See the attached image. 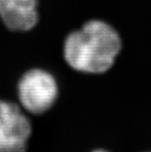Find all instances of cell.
Returning a JSON list of instances; mask_svg holds the SVG:
<instances>
[{
  "instance_id": "obj_5",
  "label": "cell",
  "mask_w": 151,
  "mask_h": 152,
  "mask_svg": "<svg viewBox=\"0 0 151 152\" xmlns=\"http://www.w3.org/2000/svg\"><path fill=\"white\" fill-rule=\"evenodd\" d=\"M93 152H107V151H105V150H101V149H98V150H95V151H93Z\"/></svg>"
},
{
  "instance_id": "obj_4",
  "label": "cell",
  "mask_w": 151,
  "mask_h": 152,
  "mask_svg": "<svg viewBox=\"0 0 151 152\" xmlns=\"http://www.w3.org/2000/svg\"><path fill=\"white\" fill-rule=\"evenodd\" d=\"M36 6V0H0V18L12 31H28L38 21Z\"/></svg>"
},
{
  "instance_id": "obj_1",
  "label": "cell",
  "mask_w": 151,
  "mask_h": 152,
  "mask_svg": "<svg viewBox=\"0 0 151 152\" xmlns=\"http://www.w3.org/2000/svg\"><path fill=\"white\" fill-rule=\"evenodd\" d=\"M121 46V38L110 25L93 20L67 37L64 57L79 72L101 74L113 66Z\"/></svg>"
},
{
  "instance_id": "obj_3",
  "label": "cell",
  "mask_w": 151,
  "mask_h": 152,
  "mask_svg": "<svg viewBox=\"0 0 151 152\" xmlns=\"http://www.w3.org/2000/svg\"><path fill=\"white\" fill-rule=\"evenodd\" d=\"M31 125L18 105L0 100V152H26Z\"/></svg>"
},
{
  "instance_id": "obj_2",
  "label": "cell",
  "mask_w": 151,
  "mask_h": 152,
  "mask_svg": "<svg viewBox=\"0 0 151 152\" xmlns=\"http://www.w3.org/2000/svg\"><path fill=\"white\" fill-rule=\"evenodd\" d=\"M18 96L25 110L31 114H42L56 101L58 96L57 82L46 71L30 70L19 80Z\"/></svg>"
}]
</instances>
